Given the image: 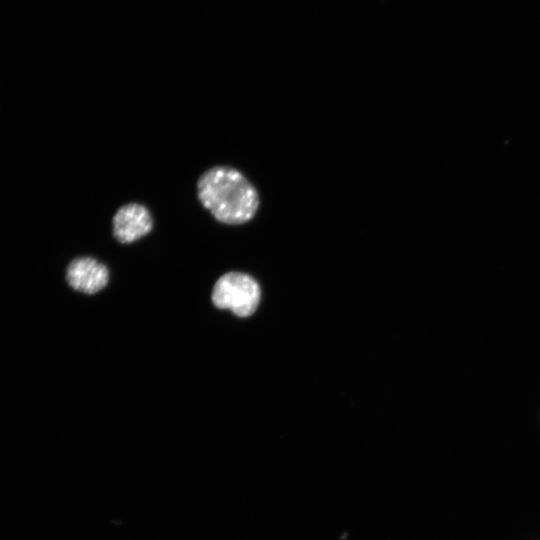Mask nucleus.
Here are the masks:
<instances>
[{"mask_svg": "<svg viewBox=\"0 0 540 540\" xmlns=\"http://www.w3.org/2000/svg\"><path fill=\"white\" fill-rule=\"evenodd\" d=\"M66 279L75 290L94 294L102 290L108 283V268L91 257H79L70 262L67 267Z\"/></svg>", "mask_w": 540, "mask_h": 540, "instance_id": "20e7f679", "label": "nucleus"}, {"mask_svg": "<svg viewBox=\"0 0 540 540\" xmlns=\"http://www.w3.org/2000/svg\"><path fill=\"white\" fill-rule=\"evenodd\" d=\"M153 218L148 208L139 203H128L117 209L112 218L114 237L123 244L139 240L151 232Z\"/></svg>", "mask_w": 540, "mask_h": 540, "instance_id": "7ed1b4c3", "label": "nucleus"}, {"mask_svg": "<svg viewBox=\"0 0 540 540\" xmlns=\"http://www.w3.org/2000/svg\"><path fill=\"white\" fill-rule=\"evenodd\" d=\"M197 195L214 218L227 225L250 221L260 204L252 183L229 166L217 165L203 172L197 181Z\"/></svg>", "mask_w": 540, "mask_h": 540, "instance_id": "f257e3e1", "label": "nucleus"}, {"mask_svg": "<svg viewBox=\"0 0 540 540\" xmlns=\"http://www.w3.org/2000/svg\"><path fill=\"white\" fill-rule=\"evenodd\" d=\"M257 281L241 272H228L215 283L212 302L219 309H228L239 317L252 315L260 302Z\"/></svg>", "mask_w": 540, "mask_h": 540, "instance_id": "f03ea898", "label": "nucleus"}]
</instances>
